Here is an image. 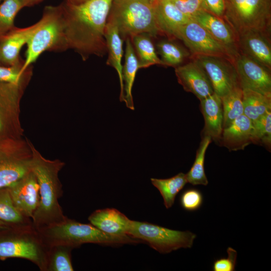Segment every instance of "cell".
Returning <instances> with one entry per match:
<instances>
[{
  "instance_id": "1",
  "label": "cell",
  "mask_w": 271,
  "mask_h": 271,
  "mask_svg": "<svg viewBox=\"0 0 271 271\" xmlns=\"http://www.w3.org/2000/svg\"><path fill=\"white\" fill-rule=\"evenodd\" d=\"M113 0H86L63 7L64 38L66 49L84 55L104 54V33Z\"/></svg>"
},
{
  "instance_id": "2",
  "label": "cell",
  "mask_w": 271,
  "mask_h": 271,
  "mask_svg": "<svg viewBox=\"0 0 271 271\" xmlns=\"http://www.w3.org/2000/svg\"><path fill=\"white\" fill-rule=\"evenodd\" d=\"M61 167V163L47 161L38 154H34L32 158V170L39 186V202L32 219L33 225L37 230L59 223L67 218L58 201L63 194L58 177Z\"/></svg>"
},
{
  "instance_id": "3",
  "label": "cell",
  "mask_w": 271,
  "mask_h": 271,
  "mask_svg": "<svg viewBox=\"0 0 271 271\" xmlns=\"http://www.w3.org/2000/svg\"><path fill=\"white\" fill-rule=\"evenodd\" d=\"M49 246L63 244L75 248L84 243L117 245L141 242L129 235H114L100 230L90 224H84L66 218L63 221L38 230Z\"/></svg>"
},
{
  "instance_id": "4",
  "label": "cell",
  "mask_w": 271,
  "mask_h": 271,
  "mask_svg": "<svg viewBox=\"0 0 271 271\" xmlns=\"http://www.w3.org/2000/svg\"><path fill=\"white\" fill-rule=\"evenodd\" d=\"M109 19L116 26L122 38L147 33L156 36L154 4L150 0H113Z\"/></svg>"
},
{
  "instance_id": "5",
  "label": "cell",
  "mask_w": 271,
  "mask_h": 271,
  "mask_svg": "<svg viewBox=\"0 0 271 271\" xmlns=\"http://www.w3.org/2000/svg\"><path fill=\"white\" fill-rule=\"evenodd\" d=\"M38 25L27 43L26 58L21 73L47 50L66 49L64 38L63 7H46Z\"/></svg>"
},
{
  "instance_id": "6",
  "label": "cell",
  "mask_w": 271,
  "mask_h": 271,
  "mask_svg": "<svg viewBox=\"0 0 271 271\" xmlns=\"http://www.w3.org/2000/svg\"><path fill=\"white\" fill-rule=\"evenodd\" d=\"M12 233L0 238V259L21 258L29 260L46 271L49 246L38 231L30 225L13 227Z\"/></svg>"
},
{
  "instance_id": "7",
  "label": "cell",
  "mask_w": 271,
  "mask_h": 271,
  "mask_svg": "<svg viewBox=\"0 0 271 271\" xmlns=\"http://www.w3.org/2000/svg\"><path fill=\"white\" fill-rule=\"evenodd\" d=\"M223 19L237 37L257 30L270 34L271 0H224Z\"/></svg>"
},
{
  "instance_id": "8",
  "label": "cell",
  "mask_w": 271,
  "mask_h": 271,
  "mask_svg": "<svg viewBox=\"0 0 271 271\" xmlns=\"http://www.w3.org/2000/svg\"><path fill=\"white\" fill-rule=\"evenodd\" d=\"M128 235L147 242L161 253H168L178 249L190 248L196 235L189 231H181L167 228L146 222L131 220Z\"/></svg>"
},
{
  "instance_id": "9",
  "label": "cell",
  "mask_w": 271,
  "mask_h": 271,
  "mask_svg": "<svg viewBox=\"0 0 271 271\" xmlns=\"http://www.w3.org/2000/svg\"><path fill=\"white\" fill-rule=\"evenodd\" d=\"M203 68L214 92L221 98L237 87H241L234 62L228 58L216 56H192Z\"/></svg>"
},
{
  "instance_id": "10",
  "label": "cell",
  "mask_w": 271,
  "mask_h": 271,
  "mask_svg": "<svg viewBox=\"0 0 271 271\" xmlns=\"http://www.w3.org/2000/svg\"><path fill=\"white\" fill-rule=\"evenodd\" d=\"M175 37L183 42L192 56H220L234 62L229 51L192 19L179 29Z\"/></svg>"
},
{
  "instance_id": "11",
  "label": "cell",
  "mask_w": 271,
  "mask_h": 271,
  "mask_svg": "<svg viewBox=\"0 0 271 271\" xmlns=\"http://www.w3.org/2000/svg\"><path fill=\"white\" fill-rule=\"evenodd\" d=\"M234 63L242 89H248L271 96L270 70L240 53Z\"/></svg>"
},
{
  "instance_id": "12",
  "label": "cell",
  "mask_w": 271,
  "mask_h": 271,
  "mask_svg": "<svg viewBox=\"0 0 271 271\" xmlns=\"http://www.w3.org/2000/svg\"><path fill=\"white\" fill-rule=\"evenodd\" d=\"M177 80L184 89L200 100L214 93L211 83L202 67L195 60L175 67Z\"/></svg>"
},
{
  "instance_id": "13",
  "label": "cell",
  "mask_w": 271,
  "mask_h": 271,
  "mask_svg": "<svg viewBox=\"0 0 271 271\" xmlns=\"http://www.w3.org/2000/svg\"><path fill=\"white\" fill-rule=\"evenodd\" d=\"M8 188L17 208L32 220L40 198L39 184L32 170Z\"/></svg>"
},
{
  "instance_id": "14",
  "label": "cell",
  "mask_w": 271,
  "mask_h": 271,
  "mask_svg": "<svg viewBox=\"0 0 271 271\" xmlns=\"http://www.w3.org/2000/svg\"><path fill=\"white\" fill-rule=\"evenodd\" d=\"M230 52L234 61L239 53L237 37L223 19L205 11H199L192 18Z\"/></svg>"
},
{
  "instance_id": "15",
  "label": "cell",
  "mask_w": 271,
  "mask_h": 271,
  "mask_svg": "<svg viewBox=\"0 0 271 271\" xmlns=\"http://www.w3.org/2000/svg\"><path fill=\"white\" fill-rule=\"evenodd\" d=\"M239 53L271 70L270 34L249 30L237 36Z\"/></svg>"
},
{
  "instance_id": "16",
  "label": "cell",
  "mask_w": 271,
  "mask_h": 271,
  "mask_svg": "<svg viewBox=\"0 0 271 271\" xmlns=\"http://www.w3.org/2000/svg\"><path fill=\"white\" fill-rule=\"evenodd\" d=\"M38 25V22L26 28H13L0 36V65L6 66L17 65L22 63L19 57L23 46Z\"/></svg>"
},
{
  "instance_id": "17",
  "label": "cell",
  "mask_w": 271,
  "mask_h": 271,
  "mask_svg": "<svg viewBox=\"0 0 271 271\" xmlns=\"http://www.w3.org/2000/svg\"><path fill=\"white\" fill-rule=\"evenodd\" d=\"M220 144L229 151L243 150L254 144V128L251 121L244 114L237 117L223 128Z\"/></svg>"
},
{
  "instance_id": "18",
  "label": "cell",
  "mask_w": 271,
  "mask_h": 271,
  "mask_svg": "<svg viewBox=\"0 0 271 271\" xmlns=\"http://www.w3.org/2000/svg\"><path fill=\"white\" fill-rule=\"evenodd\" d=\"M155 19L159 32L174 37L179 29L189 21L171 0H157L154 3Z\"/></svg>"
},
{
  "instance_id": "19",
  "label": "cell",
  "mask_w": 271,
  "mask_h": 271,
  "mask_svg": "<svg viewBox=\"0 0 271 271\" xmlns=\"http://www.w3.org/2000/svg\"><path fill=\"white\" fill-rule=\"evenodd\" d=\"M200 101V109L204 119L203 136L220 144L223 129V115L221 98L214 92Z\"/></svg>"
},
{
  "instance_id": "20",
  "label": "cell",
  "mask_w": 271,
  "mask_h": 271,
  "mask_svg": "<svg viewBox=\"0 0 271 271\" xmlns=\"http://www.w3.org/2000/svg\"><path fill=\"white\" fill-rule=\"evenodd\" d=\"M0 146V188L9 187L32 171V158L14 155Z\"/></svg>"
},
{
  "instance_id": "21",
  "label": "cell",
  "mask_w": 271,
  "mask_h": 271,
  "mask_svg": "<svg viewBox=\"0 0 271 271\" xmlns=\"http://www.w3.org/2000/svg\"><path fill=\"white\" fill-rule=\"evenodd\" d=\"M88 220L100 230L114 235H127L131 223V220L114 208L97 210L89 216Z\"/></svg>"
},
{
  "instance_id": "22",
  "label": "cell",
  "mask_w": 271,
  "mask_h": 271,
  "mask_svg": "<svg viewBox=\"0 0 271 271\" xmlns=\"http://www.w3.org/2000/svg\"><path fill=\"white\" fill-rule=\"evenodd\" d=\"M104 37L108 54L107 64L113 67L118 74L120 86L119 99L120 101L124 102L121 63L123 56V40L116 26L110 20H108L106 25Z\"/></svg>"
},
{
  "instance_id": "23",
  "label": "cell",
  "mask_w": 271,
  "mask_h": 271,
  "mask_svg": "<svg viewBox=\"0 0 271 271\" xmlns=\"http://www.w3.org/2000/svg\"><path fill=\"white\" fill-rule=\"evenodd\" d=\"M124 63L122 66V76L123 82L124 102L127 108L133 110L134 104L132 88L137 72L140 69L139 61L130 38H126Z\"/></svg>"
},
{
  "instance_id": "24",
  "label": "cell",
  "mask_w": 271,
  "mask_h": 271,
  "mask_svg": "<svg viewBox=\"0 0 271 271\" xmlns=\"http://www.w3.org/2000/svg\"><path fill=\"white\" fill-rule=\"evenodd\" d=\"M19 85L0 81V146L3 145L4 138L11 124L12 106Z\"/></svg>"
},
{
  "instance_id": "25",
  "label": "cell",
  "mask_w": 271,
  "mask_h": 271,
  "mask_svg": "<svg viewBox=\"0 0 271 271\" xmlns=\"http://www.w3.org/2000/svg\"><path fill=\"white\" fill-rule=\"evenodd\" d=\"M0 220L10 227H20L33 224L15 206L8 187L0 188Z\"/></svg>"
},
{
  "instance_id": "26",
  "label": "cell",
  "mask_w": 271,
  "mask_h": 271,
  "mask_svg": "<svg viewBox=\"0 0 271 271\" xmlns=\"http://www.w3.org/2000/svg\"><path fill=\"white\" fill-rule=\"evenodd\" d=\"M243 114L252 122L271 110V96L256 91L242 89Z\"/></svg>"
},
{
  "instance_id": "27",
  "label": "cell",
  "mask_w": 271,
  "mask_h": 271,
  "mask_svg": "<svg viewBox=\"0 0 271 271\" xmlns=\"http://www.w3.org/2000/svg\"><path fill=\"white\" fill-rule=\"evenodd\" d=\"M151 37L148 34L142 33L131 37V42L137 54L140 69L153 65L163 66V63L156 52Z\"/></svg>"
},
{
  "instance_id": "28",
  "label": "cell",
  "mask_w": 271,
  "mask_h": 271,
  "mask_svg": "<svg viewBox=\"0 0 271 271\" xmlns=\"http://www.w3.org/2000/svg\"><path fill=\"white\" fill-rule=\"evenodd\" d=\"M151 180L161 194L167 209L173 206L176 196L188 183L186 174L182 172L170 178H151Z\"/></svg>"
},
{
  "instance_id": "29",
  "label": "cell",
  "mask_w": 271,
  "mask_h": 271,
  "mask_svg": "<svg viewBox=\"0 0 271 271\" xmlns=\"http://www.w3.org/2000/svg\"><path fill=\"white\" fill-rule=\"evenodd\" d=\"M156 47L163 66H165L178 67L190 55L186 49L169 40L160 41Z\"/></svg>"
},
{
  "instance_id": "30",
  "label": "cell",
  "mask_w": 271,
  "mask_h": 271,
  "mask_svg": "<svg viewBox=\"0 0 271 271\" xmlns=\"http://www.w3.org/2000/svg\"><path fill=\"white\" fill-rule=\"evenodd\" d=\"M211 141L209 136H203L196 152L194 162L189 172L186 174L188 183L194 186H206L208 184L205 172L204 162L206 150Z\"/></svg>"
},
{
  "instance_id": "31",
  "label": "cell",
  "mask_w": 271,
  "mask_h": 271,
  "mask_svg": "<svg viewBox=\"0 0 271 271\" xmlns=\"http://www.w3.org/2000/svg\"><path fill=\"white\" fill-rule=\"evenodd\" d=\"M73 248L63 244L49 245L46 271H73L71 257Z\"/></svg>"
},
{
  "instance_id": "32",
  "label": "cell",
  "mask_w": 271,
  "mask_h": 271,
  "mask_svg": "<svg viewBox=\"0 0 271 271\" xmlns=\"http://www.w3.org/2000/svg\"><path fill=\"white\" fill-rule=\"evenodd\" d=\"M221 98L223 115V127L225 128L243 114L242 89L240 87H237Z\"/></svg>"
},
{
  "instance_id": "33",
  "label": "cell",
  "mask_w": 271,
  "mask_h": 271,
  "mask_svg": "<svg viewBox=\"0 0 271 271\" xmlns=\"http://www.w3.org/2000/svg\"><path fill=\"white\" fill-rule=\"evenodd\" d=\"M23 7L22 0H4L0 4V36L15 27V17Z\"/></svg>"
},
{
  "instance_id": "34",
  "label": "cell",
  "mask_w": 271,
  "mask_h": 271,
  "mask_svg": "<svg viewBox=\"0 0 271 271\" xmlns=\"http://www.w3.org/2000/svg\"><path fill=\"white\" fill-rule=\"evenodd\" d=\"M254 128V144H260L268 150L271 147V110L252 122Z\"/></svg>"
},
{
  "instance_id": "35",
  "label": "cell",
  "mask_w": 271,
  "mask_h": 271,
  "mask_svg": "<svg viewBox=\"0 0 271 271\" xmlns=\"http://www.w3.org/2000/svg\"><path fill=\"white\" fill-rule=\"evenodd\" d=\"M203 201L202 194L195 188L186 190L180 197V203L182 208L188 211L199 209L202 205Z\"/></svg>"
},
{
  "instance_id": "36",
  "label": "cell",
  "mask_w": 271,
  "mask_h": 271,
  "mask_svg": "<svg viewBox=\"0 0 271 271\" xmlns=\"http://www.w3.org/2000/svg\"><path fill=\"white\" fill-rule=\"evenodd\" d=\"M23 62L11 66L0 65V81L20 84L23 76L21 71Z\"/></svg>"
},
{
  "instance_id": "37",
  "label": "cell",
  "mask_w": 271,
  "mask_h": 271,
  "mask_svg": "<svg viewBox=\"0 0 271 271\" xmlns=\"http://www.w3.org/2000/svg\"><path fill=\"white\" fill-rule=\"evenodd\" d=\"M227 257L215 260L213 263L214 271H233L236 264L237 252L231 247L227 249Z\"/></svg>"
},
{
  "instance_id": "38",
  "label": "cell",
  "mask_w": 271,
  "mask_h": 271,
  "mask_svg": "<svg viewBox=\"0 0 271 271\" xmlns=\"http://www.w3.org/2000/svg\"><path fill=\"white\" fill-rule=\"evenodd\" d=\"M183 14L192 19L200 11L203 10L202 0H171Z\"/></svg>"
},
{
  "instance_id": "39",
  "label": "cell",
  "mask_w": 271,
  "mask_h": 271,
  "mask_svg": "<svg viewBox=\"0 0 271 271\" xmlns=\"http://www.w3.org/2000/svg\"><path fill=\"white\" fill-rule=\"evenodd\" d=\"M202 1L203 10L223 19L225 8L224 0H202Z\"/></svg>"
},
{
  "instance_id": "40",
  "label": "cell",
  "mask_w": 271,
  "mask_h": 271,
  "mask_svg": "<svg viewBox=\"0 0 271 271\" xmlns=\"http://www.w3.org/2000/svg\"><path fill=\"white\" fill-rule=\"evenodd\" d=\"M42 0H22L24 7L30 6Z\"/></svg>"
},
{
  "instance_id": "41",
  "label": "cell",
  "mask_w": 271,
  "mask_h": 271,
  "mask_svg": "<svg viewBox=\"0 0 271 271\" xmlns=\"http://www.w3.org/2000/svg\"><path fill=\"white\" fill-rule=\"evenodd\" d=\"M9 228H10L9 226H8L5 223L0 220V230H5Z\"/></svg>"
},
{
  "instance_id": "42",
  "label": "cell",
  "mask_w": 271,
  "mask_h": 271,
  "mask_svg": "<svg viewBox=\"0 0 271 271\" xmlns=\"http://www.w3.org/2000/svg\"><path fill=\"white\" fill-rule=\"evenodd\" d=\"M70 1H71V2L70 3H73L74 2H79L78 3H81V2H83L86 0H69Z\"/></svg>"
},
{
  "instance_id": "43",
  "label": "cell",
  "mask_w": 271,
  "mask_h": 271,
  "mask_svg": "<svg viewBox=\"0 0 271 271\" xmlns=\"http://www.w3.org/2000/svg\"><path fill=\"white\" fill-rule=\"evenodd\" d=\"M150 1H151V2L152 3H153L154 4V3L155 2H156L157 0H150Z\"/></svg>"
},
{
  "instance_id": "44",
  "label": "cell",
  "mask_w": 271,
  "mask_h": 271,
  "mask_svg": "<svg viewBox=\"0 0 271 271\" xmlns=\"http://www.w3.org/2000/svg\"><path fill=\"white\" fill-rule=\"evenodd\" d=\"M2 0H0V2L2 1Z\"/></svg>"
}]
</instances>
